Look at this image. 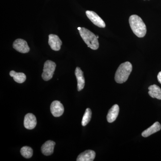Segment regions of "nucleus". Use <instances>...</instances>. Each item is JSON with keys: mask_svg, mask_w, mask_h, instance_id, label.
Here are the masks:
<instances>
[{"mask_svg": "<svg viewBox=\"0 0 161 161\" xmlns=\"http://www.w3.org/2000/svg\"><path fill=\"white\" fill-rule=\"evenodd\" d=\"M129 23L133 33L139 38L144 37L147 33V27L143 20L137 15H132L129 19Z\"/></svg>", "mask_w": 161, "mask_h": 161, "instance_id": "1", "label": "nucleus"}, {"mask_svg": "<svg viewBox=\"0 0 161 161\" xmlns=\"http://www.w3.org/2000/svg\"><path fill=\"white\" fill-rule=\"evenodd\" d=\"M20 152L23 157L26 158H30L32 156L33 151L31 147L25 146L21 148Z\"/></svg>", "mask_w": 161, "mask_h": 161, "instance_id": "18", "label": "nucleus"}, {"mask_svg": "<svg viewBox=\"0 0 161 161\" xmlns=\"http://www.w3.org/2000/svg\"><path fill=\"white\" fill-rule=\"evenodd\" d=\"M79 31L80 36L89 47L93 50L98 49V39L93 33L84 27H81Z\"/></svg>", "mask_w": 161, "mask_h": 161, "instance_id": "3", "label": "nucleus"}, {"mask_svg": "<svg viewBox=\"0 0 161 161\" xmlns=\"http://www.w3.org/2000/svg\"><path fill=\"white\" fill-rule=\"evenodd\" d=\"M158 79L159 83L161 84V71L160 72L158 75Z\"/></svg>", "mask_w": 161, "mask_h": 161, "instance_id": "19", "label": "nucleus"}, {"mask_svg": "<svg viewBox=\"0 0 161 161\" xmlns=\"http://www.w3.org/2000/svg\"><path fill=\"white\" fill-rule=\"evenodd\" d=\"M9 75L13 78L14 80L17 83H23L26 80V76L24 73H17L14 71L12 70L9 73Z\"/></svg>", "mask_w": 161, "mask_h": 161, "instance_id": "16", "label": "nucleus"}, {"mask_svg": "<svg viewBox=\"0 0 161 161\" xmlns=\"http://www.w3.org/2000/svg\"><path fill=\"white\" fill-rule=\"evenodd\" d=\"M55 145L56 143L53 141H47L41 147V150L42 153L46 156L51 155L53 153Z\"/></svg>", "mask_w": 161, "mask_h": 161, "instance_id": "12", "label": "nucleus"}, {"mask_svg": "<svg viewBox=\"0 0 161 161\" xmlns=\"http://www.w3.org/2000/svg\"><path fill=\"white\" fill-rule=\"evenodd\" d=\"M37 120L36 116L32 113H28L25 115L24 125L27 130H33L36 125Z\"/></svg>", "mask_w": 161, "mask_h": 161, "instance_id": "9", "label": "nucleus"}, {"mask_svg": "<svg viewBox=\"0 0 161 161\" xmlns=\"http://www.w3.org/2000/svg\"><path fill=\"white\" fill-rule=\"evenodd\" d=\"M75 75L78 81V86H77L78 91V92H80L83 89L85 84L83 72L80 68L77 67L75 69Z\"/></svg>", "mask_w": 161, "mask_h": 161, "instance_id": "10", "label": "nucleus"}, {"mask_svg": "<svg viewBox=\"0 0 161 161\" xmlns=\"http://www.w3.org/2000/svg\"><path fill=\"white\" fill-rule=\"evenodd\" d=\"M56 64L51 60H47L44 63L42 77L45 81H47L53 78L56 69Z\"/></svg>", "mask_w": 161, "mask_h": 161, "instance_id": "4", "label": "nucleus"}, {"mask_svg": "<svg viewBox=\"0 0 161 161\" xmlns=\"http://www.w3.org/2000/svg\"><path fill=\"white\" fill-rule=\"evenodd\" d=\"M48 44L53 50L58 51L61 48L62 42L58 36L56 35L50 34L48 36Z\"/></svg>", "mask_w": 161, "mask_h": 161, "instance_id": "8", "label": "nucleus"}, {"mask_svg": "<svg viewBox=\"0 0 161 161\" xmlns=\"http://www.w3.org/2000/svg\"><path fill=\"white\" fill-rule=\"evenodd\" d=\"M132 66L130 62L121 64L115 73V79L117 83H123L125 82L132 72Z\"/></svg>", "mask_w": 161, "mask_h": 161, "instance_id": "2", "label": "nucleus"}, {"mask_svg": "<svg viewBox=\"0 0 161 161\" xmlns=\"http://www.w3.org/2000/svg\"><path fill=\"white\" fill-rule=\"evenodd\" d=\"M92 112L90 108H87L82 118L81 125L83 126H85L89 123L92 118Z\"/></svg>", "mask_w": 161, "mask_h": 161, "instance_id": "17", "label": "nucleus"}, {"mask_svg": "<svg viewBox=\"0 0 161 161\" xmlns=\"http://www.w3.org/2000/svg\"><path fill=\"white\" fill-rule=\"evenodd\" d=\"M13 48L17 51L22 53H26L30 51V47L27 42L23 39H19L15 40L14 42Z\"/></svg>", "mask_w": 161, "mask_h": 161, "instance_id": "6", "label": "nucleus"}, {"mask_svg": "<svg viewBox=\"0 0 161 161\" xmlns=\"http://www.w3.org/2000/svg\"><path fill=\"white\" fill-rule=\"evenodd\" d=\"M119 107L118 105L115 104L109 110L107 115V120L110 123L113 122L117 118L119 112Z\"/></svg>", "mask_w": 161, "mask_h": 161, "instance_id": "13", "label": "nucleus"}, {"mask_svg": "<svg viewBox=\"0 0 161 161\" xmlns=\"http://www.w3.org/2000/svg\"><path fill=\"white\" fill-rule=\"evenodd\" d=\"M161 129L160 124L158 122L154 123L152 126L145 130L142 133V135L144 137H147L153 133L160 131Z\"/></svg>", "mask_w": 161, "mask_h": 161, "instance_id": "14", "label": "nucleus"}, {"mask_svg": "<svg viewBox=\"0 0 161 161\" xmlns=\"http://www.w3.org/2000/svg\"><path fill=\"white\" fill-rule=\"evenodd\" d=\"M96 153L92 150H87L80 153L77 158V161H93L95 159Z\"/></svg>", "mask_w": 161, "mask_h": 161, "instance_id": "11", "label": "nucleus"}, {"mask_svg": "<svg viewBox=\"0 0 161 161\" xmlns=\"http://www.w3.org/2000/svg\"><path fill=\"white\" fill-rule=\"evenodd\" d=\"M51 112L54 117H60L63 115L64 108L63 104L59 101L53 102L50 106Z\"/></svg>", "mask_w": 161, "mask_h": 161, "instance_id": "7", "label": "nucleus"}, {"mask_svg": "<svg viewBox=\"0 0 161 161\" xmlns=\"http://www.w3.org/2000/svg\"><path fill=\"white\" fill-rule=\"evenodd\" d=\"M97 37L98 39V37H98V36H97Z\"/></svg>", "mask_w": 161, "mask_h": 161, "instance_id": "21", "label": "nucleus"}, {"mask_svg": "<svg viewBox=\"0 0 161 161\" xmlns=\"http://www.w3.org/2000/svg\"><path fill=\"white\" fill-rule=\"evenodd\" d=\"M86 13L87 17L92 21L93 24H95V26L101 28L105 27L106 24L103 20L95 12L87 10Z\"/></svg>", "mask_w": 161, "mask_h": 161, "instance_id": "5", "label": "nucleus"}, {"mask_svg": "<svg viewBox=\"0 0 161 161\" xmlns=\"http://www.w3.org/2000/svg\"><path fill=\"white\" fill-rule=\"evenodd\" d=\"M78 30H80V29H81V27H78Z\"/></svg>", "mask_w": 161, "mask_h": 161, "instance_id": "20", "label": "nucleus"}, {"mask_svg": "<svg viewBox=\"0 0 161 161\" xmlns=\"http://www.w3.org/2000/svg\"><path fill=\"white\" fill-rule=\"evenodd\" d=\"M149 95L153 98L161 99V89L156 85L150 86L148 88Z\"/></svg>", "mask_w": 161, "mask_h": 161, "instance_id": "15", "label": "nucleus"}]
</instances>
